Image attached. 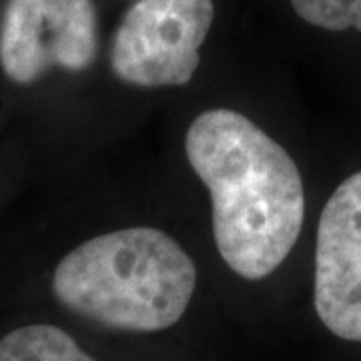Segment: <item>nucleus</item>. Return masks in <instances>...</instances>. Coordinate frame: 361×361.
Masks as SVG:
<instances>
[{"label":"nucleus","instance_id":"nucleus-1","mask_svg":"<svg viewBox=\"0 0 361 361\" xmlns=\"http://www.w3.org/2000/svg\"><path fill=\"white\" fill-rule=\"evenodd\" d=\"M185 153L213 203L223 261L243 279L283 263L303 227L305 193L295 161L245 115L205 111L185 137Z\"/></svg>","mask_w":361,"mask_h":361},{"label":"nucleus","instance_id":"nucleus-2","mask_svg":"<svg viewBox=\"0 0 361 361\" xmlns=\"http://www.w3.org/2000/svg\"><path fill=\"white\" fill-rule=\"evenodd\" d=\"M195 287L193 259L173 237L153 227H130L85 241L52 275V293L66 310L133 334L175 325Z\"/></svg>","mask_w":361,"mask_h":361},{"label":"nucleus","instance_id":"nucleus-3","mask_svg":"<svg viewBox=\"0 0 361 361\" xmlns=\"http://www.w3.org/2000/svg\"><path fill=\"white\" fill-rule=\"evenodd\" d=\"M213 18V0H137L113 39L115 75L141 89L187 85Z\"/></svg>","mask_w":361,"mask_h":361},{"label":"nucleus","instance_id":"nucleus-4","mask_svg":"<svg viewBox=\"0 0 361 361\" xmlns=\"http://www.w3.org/2000/svg\"><path fill=\"white\" fill-rule=\"evenodd\" d=\"M99 54L92 0H11L0 28V68L30 85L52 68L80 73Z\"/></svg>","mask_w":361,"mask_h":361},{"label":"nucleus","instance_id":"nucleus-5","mask_svg":"<svg viewBox=\"0 0 361 361\" xmlns=\"http://www.w3.org/2000/svg\"><path fill=\"white\" fill-rule=\"evenodd\" d=\"M313 303L334 336L361 341V171L343 180L323 207Z\"/></svg>","mask_w":361,"mask_h":361},{"label":"nucleus","instance_id":"nucleus-6","mask_svg":"<svg viewBox=\"0 0 361 361\" xmlns=\"http://www.w3.org/2000/svg\"><path fill=\"white\" fill-rule=\"evenodd\" d=\"M0 361H97L78 343L49 323H32L0 339Z\"/></svg>","mask_w":361,"mask_h":361},{"label":"nucleus","instance_id":"nucleus-7","mask_svg":"<svg viewBox=\"0 0 361 361\" xmlns=\"http://www.w3.org/2000/svg\"><path fill=\"white\" fill-rule=\"evenodd\" d=\"M291 6L301 20L323 30L361 32V0H291Z\"/></svg>","mask_w":361,"mask_h":361}]
</instances>
